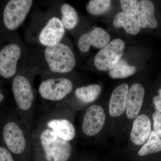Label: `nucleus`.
Masks as SVG:
<instances>
[{"instance_id": "1", "label": "nucleus", "mask_w": 161, "mask_h": 161, "mask_svg": "<svg viewBox=\"0 0 161 161\" xmlns=\"http://www.w3.org/2000/svg\"><path fill=\"white\" fill-rule=\"evenodd\" d=\"M67 109L56 105L34 121L31 132L33 161H69L76 130Z\"/></svg>"}, {"instance_id": "2", "label": "nucleus", "mask_w": 161, "mask_h": 161, "mask_svg": "<svg viewBox=\"0 0 161 161\" xmlns=\"http://www.w3.org/2000/svg\"><path fill=\"white\" fill-rule=\"evenodd\" d=\"M12 91L19 118L31 136L36 102L32 82L26 76L17 75L13 80Z\"/></svg>"}, {"instance_id": "3", "label": "nucleus", "mask_w": 161, "mask_h": 161, "mask_svg": "<svg viewBox=\"0 0 161 161\" xmlns=\"http://www.w3.org/2000/svg\"><path fill=\"white\" fill-rule=\"evenodd\" d=\"M3 138L6 148L20 161H33L30 135L19 117L4 124Z\"/></svg>"}, {"instance_id": "4", "label": "nucleus", "mask_w": 161, "mask_h": 161, "mask_svg": "<svg viewBox=\"0 0 161 161\" xmlns=\"http://www.w3.org/2000/svg\"><path fill=\"white\" fill-rule=\"evenodd\" d=\"M44 57L51 71L58 74H66L71 71L76 64L74 53L70 48L60 43L47 47Z\"/></svg>"}, {"instance_id": "5", "label": "nucleus", "mask_w": 161, "mask_h": 161, "mask_svg": "<svg viewBox=\"0 0 161 161\" xmlns=\"http://www.w3.org/2000/svg\"><path fill=\"white\" fill-rule=\"evenodd\" d=\"M74 85L71 80L64 77L49 78L43 80L39 86L38 92L44 100L61 102L73 91Z\"/></svg>"}, {"instance_id": "6", "label": "nucleus", "mask_w": 161, "mask_h": 161, "mask_svg": "<svg viewBox=\"0 0 161 161\" xmlns=\"http://www.w3.org/2000/svg\"><path fill=\"white\" fill-rule=\"evenodd\" d=\"M33 1L31 0H10L3 12V20L7 29H17L23 23L29 13Z\"/></svg>"}, {"instance_id": "7", "label": "nucleus", "mask_w": 161, "mask_h": 161, "mask_svg": "<svg viewBox=\"0 0 161 161\" xmlns=\"http://www.w3.org/2000/svg\"><path fill=\"white\" fill-rule=\"evenodd\" d=\"M125 47V42L121 39L112 40L95 56L94 63L96 68L102 71L112 69L120 60Z\"/></svg>"}, {"instance_id": "8", "label": "nucleus", "mask_w": 161, "mask_h": 161, "mask_svg": "<svg viewBox=\"0 0 161 161\" xmlns=\"http://www.w3.org/2000/svg\"><path fill=\"white\" fill-rule=\"evenodd\" d=\"M22 54L21 47L16 43L8 44L0 50V76L4 78L13 77L17 71L18 61Z\"/></svg>"}, {"instance_id": "9", "label": "nucleus", "mask_w": 161, "mask_h": 161, "mask_svg": "<svg viewBox=\"0 0 161 161\" xmlns=\"http://www.w3.org/2000/svg\"><path fill=\"white\" fill-rule=\"evenodd\" d=\"M106 120V115L102 108L94 105L87 109L82 119L81 130L85 135L93 136L102 130Z\"/></svg>"}, {"instance_id": "10", "label": "nucleus", "mask_w": 161, "mask_h": 161, "mask_svg": "<svg viewBox=\"0 0 161 161\" xmlns=\"http://www.w3.org/2000/svg\"><path fill=\"white\" fill-rule=\"evenodd\" d=\"M65 34V28L59 18H51L40 31L39 41L47 47L53 46L60 43Z\"/></svg>"}, {"instance_id": "11", "label": "nucleus", "mask_w": 161, "mask_h": 161, "mask_svg": "<svg viewBox=\"0 0 161 161\" xmlns=\"http://www.w3.org/2000/svg\"><path fill=\"white\" fill-rule=\"evenodd\" d=\"M110 41L109 34L100 27H95L93 30L82 35L78 40V47L81 52H87L91 46L98 48L106 46Z\"/></svg>"}, {"instance_id": "12", "label": "nucleus", "mask_w": 161, "mask_h": 161, "mask_svg": "<svg viewBox=\"0 0 161 161\" xmlns=\"http://www.w3.org/2000/svg\"><path fill=\"white\" fill-rule=\"evenodd\" d=\"M145 89L139 83L133 84L128 92L126 103L127 117L133 119L138 116L143 103Z\"/></svg>"}, {"instance_id": "13", "label": "nucleus", "mask_w": 161, "mask_h": 161, "mask_svg": "<svg viewBox=\"0 0 161 161\" xmlns=\"http://www.w3.org/2000/svg\"><path fill=\"white\" fill-rule=\"evenodd\" d=\"M151 123L147 115L142 114L134 120L130 134L132 143L137 146L143 145L148 141L151 132Z\"/></svg>"}, {"instance_id": "14", "label": "nucleus", "mask_w": 161, "mask_h": 161, "mask_svg": "<svg viewBox=\"0 0 161 161\" xmlns=\"http://www.w3.org/2000/svg\"><path fill=\"white\" fill-rule=\"evenodd\" d=\"M154 13L155 7L152 1H140L137 5L136 16L140 27L153 29L157 27L158 22Z\"/></svg>"}, {"instance_id": "15", "label": "nucleus", "mask_w": 161, "mask_h": 161, "mask_svg": "<svg viewBox=\"0 0 161 161\" xmlns=\"http://www.w3.org/2000/svg\"><path fill=\"white\" fill-rule=\"evenodd\" d=\"M129 86L123 83L113 91L109 104L110 115L112 117H118L123 114L126 108V103Z\"/></svg>"}, {"instance_id": "16", "label": "nucleus", "mask_w": 161, "mask_h": 161, "mask_svg": "<svg viewBox=\"0 0 161 161\" xmlns=\"http://www.w3.org/2000/svg\"><path fill=\"white\" fill-rule=\"evenodd\" d=\"M113 25L116 28L123 27L128 34L135 35L140 31L141 27L136 17L120 12L115 15Z\"/></svg>"}, {"instance_id": "17", "label": "nucleus", "mask_w": 161, "mask_h": 161, "mask_svg": "<svg viewBox=\"0 0 161 161\" xmlns=\"http://www.w3.org/2000/svg\"><path fill=\"white\" fill-rule=\"evenodd\" d=\"M101 91V88L98 85H90L76 89L75 95L80 103L86 104L95 101L100 95Z\"/></svg>"}, {"instance_id": "18", "label": "nucleus", "mask_w": 161, "mask_h": 161, "mask_svg": "<svg viewBox=\"0 0 161 161\" xmlns=\"http://www.w3.org/2000/svg\"><path fill=\"white\" fill-rule=\"evenodd\" d=\"M61 18L60 21L65 29L71 30L77 26L79 17L75 8L69 4H64L60 7Z\"/></svg>"}, {"instance_id": "19", "label": "nucleus", "mask_w": 161, "mask_h": 161, "mask_svg": "<svg viewBox=\"0 0 161 161\" xmlns=\"http://www.w3.org/2000/svg\"><path fill=\"white\" fill-rule=\"evenodd\" d=\"M136 71L135 66L130 65L126 60L121 59L110 70L109 75L112 78H125L132 76Z\"/></svg>"}, {"instance_id": "20", "label": "nucleus", "mask_w": 161, "mask_h": 161, "mask_svg": "<svg viewBox=\"0 0 161 161\" xmlns=\"http://www.w3.org/2000/svg\"><path fill=\"white\" fill-rule=\"evenodd\" d=\"M161 151V139L154 131H151L148 141L138 152L139 155L145 156Z\"/></svg>"}, {"instance_id": "21", "label": "nucleus", "mask_w": 161, "mask_h": 161, "mask_svg": "<svg viewBox=\"0 0 161 161\" xmlns=\"http://www.w3.org/2000/svg\"><path fill=\"white\" fill-rule=\"evenodd\" d=\"M112 1L110 0H91L86 6V10L94 15L104 14L110 10Z\"/></svg>"}, {"instance_id": "22", "label": "nucleus", "mask_w": 161, "mask_h": 161, "mask_svg": "<svg viewBox=\"0 0 161 161\" xmlns=\"http://www.w3.org/2000/svg\"><path fill=\"white\" fill-rule=\"evenodd\" d=\"M121 6L123 12L131 15L136 16L137 6L139 3L136 0H122Z\"/></svg>"}, {"instance_id": "23", "label": "nucleus", "mask_w": 161, "mask_h": 161, "mask_svg": "<svg viewBox=\"0 0 161 161\" xmlns=\"http://www.w3.org/2000/svg\"><path fill=\"white\" fill-rule=\"evenodd\" d=\"M153 131L161 139V113L157 111L153 112Z\"/></svg>"}, {"instance_id": "24", "label": "nucleus", "mask_w": 161, "mask_h": 161, "mask_svg": "<svg viewBox=\"0 0 161 161\" xmlns=\"http://www.w3.org/2000/svg\"><path fill=\"white\" fill-rule=\"evenodd\" d=\"M0 161H15L12 154L6 147L0 146Z\"/></svg>"}, {"instance_id": "25", "label": "nucleus", "mask_w": 161, "mask_h": 161, "mask_svg": "<svg viewBox=\"0 0 161 161\" xmlns=\"http://www.w3.org/2000/svg\"><path fill=\"white\" fill-rule=\"evenodd\" d=\"M153 103L157 111L161 113V89L159 90V95L155 96L153 98Z\"/></svg>"}, {"instance_id": "26", "label": "nucleus", "mask_w": 161, "mask_h": 161, "mask_svg": "<svg viewBox=\"0 0 161 161\" xmlns=\"http://www.w3.org/2000/svg\"><path fill=\"white\" fill-rule=\"evenodd\" d=\"M4 98H5L4 95H3V94L2 93V91L0 90V103L3 102V101L4 100Z\"/></svg>"}]
</instances>
